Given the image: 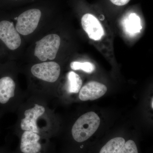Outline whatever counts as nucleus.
Here are the masks:
<instances>
[{
  "mask_svg": "<svg viewBox=\"0 0 153 153\" xmlns=\"http://www.w3.org/2000/svg\"><path fill=\"white\" fill-rule=\"evenodd\" d=\"M46 112L44 106L35 104L34 106L26 110L24 113L25 117L20 123V127L23 131H30L40 134L38 128V120Z\"/></svg>",
  "mask_w": 153,
  "mask_h": 153,
  "instance_id": "5",
  "label": "nucleus"
},
{
  "mask_svg": "<svg viewBox=\"0 0 153 153\" xmlns=\"http://www.w3.org/2000/svg\"><path fill=\"white\" fill-rule=\"evenodd\" d=\"M128 27L129 31L133 33H137V30L142 29L140 25V19L135 14L132 13L129 16Z\"/></svg>",
  "mask_w": 153,
  "mask_h": 153,
  "instance_id": "13",
  "label": "nucleus"
},
{
  "mask_svg": "<svg viewBox=\"0 0 153 153\" xmlns=\"http://www.w3.org/2000/svg\"><path fill=\"white\" fill-rule=\"evenodd\" d=\"M31 72L38 79L49 82H56L60 76V65L54 61L44 62L32 66Z\"/></svg>",
  "mask_w": 153,
  "mask_h": 153,
  "instance_id": "4",
  "label": "nucleus"
},
{
  "mask_svg": "<svg viewBox=\"0 0 153 153\" xmlns=\"http://www.w3.org/2000/svg\"><path fill=\"white\" fill-rule=\"evenodd\" d=\"M110 1L116 5L122 6L125 5L127 4L130 0H110Z\"/></svg>",
  "mask_w": 153,
  "mask_h": 153,
  "instance_id": "15",
  "label": "nucleus"
},
{
  "mask_svg": "<svg viewBox=\"0 0 153 153\" xmlns=\"http://www.w3.org/2000/svg\"><path fill=\"white\" fill-rule=\"evenodd\" d=\"M41 16V11L38 9L25 11L18 17L16 26L17 31L23 36L30 35L38 27Z\"/></svg>",
  "mask_w": 153,
  "mask_h": 153,
  "instance_id": "3",
  "label": "nucleus"
},
{
  "mask_svg": "<svg viewBox=\"0 0 153 153\" xmlns=\"http://www.w3.org/2000/svg\"><path fill=\"white\" fill-rule=\"evenodd\" d=\"M82 28L90 39L95 41L101 40L104 36V30L98 19L93 15L85 14L81 19Z\"/></svg>",
  "mask_w": 153,
  "mask_h": 153,
  "instance_id": "7",
  "label": "nucleus"
},
{
  "mask_svg": "<svg viewBox=\"0 0 153 153\" xmlns=\"http://www.w3.org/2000/svg\"><path fill=\"white\" fill-rule=\"evenodd\" d=\"M0 39L12 50L18 49L22 43L19 33L13 22L7 21L0 22Z\"/></svg>",
  "mask_w": 153,
  "mask_h": 153,
  "instance_id": "6",
  "label": "nucleus"
},
{
  "mask_svg": "<svg viewBox=\"0 0 153 153\" xmlns=\"http://www.w3.org/2000/svg\"><path fill=\"white\" fill-rule=\"evenodd\" d=\"M16 83L9 76L0 78V104L7 105L15 96Z\"/></svg>",
  "mask_w": 153,
  "mask_h": 153,
  "instance_id": "9",
  "label": "nucleus"
},
{
  "mask_svg": "<svg viewBox=\"0 0 153 153\" xmlns=\"http://www.w3.org/2000/svg\"><path fill=\"white\" fill-rule=\"evenodd\" d=\"M100 123V118L95 112L91 111L82 115L72 126L73 139L78 143L85 141L96 131Z\"/></svg>",
  "mask_w": 153,
  "mask_h": 153,
  "instance_id": "1",
  "label": "nucleus"
},
{
  "mask_svg": "<svg viewBox=\"0 0 153 153\" xmlns=\"http://www.w3.org/2000/svg\"><path fill=\"white\" fill-rule=\"evenodd\" d=\"M107 91V88L104 84L96 81H90L80 89L79 99L83 101L95 100L103 96Z\"/></svg>",
  "mask_w": 153,
  "mask_h": 153,
  "instance_id": "8",
  "label": "nucleus"
},
{
  "mask_svg": "<svg viewBox=\"0 0 153 153\" xmlns=\"http://www.w3.org/2000/svg\"><path fill=\"white\" fill-rule=\"evenodd\" d=\"M70 67L74 70H81L88 73H91L94 71L95 66L90 62H82L73 61L70 63Z\"/></svg>",
  "mask_w": 153,
  "mask_h": 153,
  "instance_id": "12",
  "label": "nucleus"
},
{
  "mask_svg": "<svg viewBox=\"0 0 153 153\" xmlns=\"http://www.w3.org/2000/svg\"><path fill=\"white\" fill-rule=\"evenodd\" d=\"M153 98H152V103H151V105H151V106H152V108H153Z\"/></svg>",
  "mask_w": 153,
  "mask_h": 153,
  "instance_id": "16",
  "label": "nucleus"
},
{
  "mask_svg": "<svg viewBox=\"0 0 153 153\" xmlns=\"http://www.w3.org/2000/svg\"><path fill=\"white\" fill-rule=\"evenodd\" d=\"M125 143V140L123 138H114L110 140L102 147L100 153H119Z\"/></svg>",
  "mask_w": 153,
  "mask_h": 153,
  "instance_id": "10",
  "label": "nucleus"
},
{
  "mask_svg": "<svg viewBox=\"0 0 153 153\" xmlns=\"http://www.w3.org/2000/svg\"><path fill=\"white\" fill-rule=\"evenodd\" d=\"M119 153H138V152L134 142L129 140L125 143Z\"/></svg>",
  "mask_w": 153,
  "mask_h": 153,
  "instance_id": "14",
  "label": "nucleus"
},
{
  "mask_svg": "<svg viewBox=\"0 0 153 153\" xmlns=\"http://www.w3.org/2000/svg\"><path fill=\"white\" fill-rule=\"evenodd\" d=\"M68 87L69 93H77L82 87V81L79 75L74 71H71L67 74Z\"/></svg>",
  "mask_w": 153,
  "mask_h": 153,
  "instance_id": "11",
  "label": "nucleus"
},
{
  "mask_svg": "<svg viewBox=\"0 0 153 153\" xmlns=\"http://www.w3.org/2000/svg\"><path fill=\"white\" fill-rule=\"evenodd\" d=\"M60 38L56 34H49L36 42L35 54L42 61L55 59L59 50Z\"/></svg>",
  "mask_w": 153,
  "mask_h": 153,
  "instance_id": "2",
  "label": "nucleus"
}]
</instances>
